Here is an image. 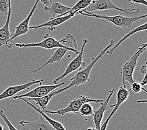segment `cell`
<instances>
[{
    "mask_svg": "<svg viewBox=\"0 0 147 130\" xmlns=\"http://www.w3.org/2000/svg\"><path fill=\"white\" fill-rule=\"evenodd\" d=\"M115 45V41L111 40H110V43L108 44L107 46L103 50L100 51L98 55H97L95 57H94L92 59V61L89 63V64L87 65L85 68L80 69L79 71H77V73L75 75L73 76L72 78H70V83H69V85L66 86H65L63 88L59 89L57 90H55L56 94H58L64 92V91L68 90L69 89L71 88L77 87L80 85H84V84L90 81V73L91 71L92 70V68L94 65L96 64L97 61L99 60L100 58H102L104 55L106 53L107 50H109L111 47H113Z\"/></svg>",
    "mask_w": 147,
    "mask_h": 130,
    "instance_id": "6da1fadb",
    "label": "cell"
},
{
    "mask_svg": "<svg viewBox=\"0 0 147 130\" xmlns=\"http://www.w3.org/2000/svg\"><path fill=\"white\" fill-rule=\"evenodd\" d=\"M81 15L85 17L94 18L103 20L105 22H109L114 24L115 26L120 28L121 29H127L130 28L132 24L142 19H145L147 15H143L141 16H125L120 15L116 16H107L105 15H97L93 13H82L80 12L78 15Z\"/></svg>",
    "mask_w": 147,
    "mask_h": 130,
    "instance_id": "7a4b0ae2",
    "label": "cell"
},
{
    "mask_svg": "<svg viewBox=\"0 0 147 130\" xmlns=\"http://www.w3.org/2000/svg\"><path fill=\"white\" fill-rule=\"evenodd\" d=\"M147 43H143L142 46L138 48V50L132 55V57L128 60L122 65L121 74L122 76V86L126 87V83H128L131 85L135 81L134 78V73L136 65H137L138 59L143 52L146 50Z\"/></svg>",
    "mask_w": 147,
    "mask_h": 130,
    "instance_id": "3957f363",
    "label": "cell"
},
{
    "mask_svg": "<svg viewBox=\"0 0 147 130\" xmlns=\"http://www.w3.org/2000/svg\"><path fill=\"white\" fill-rule=\"evenodd\" d=\"M104 101V100L101 99H94L91 98L89 96L86 95H80L76 97L69 102L68 104L64 108L60 109V110L56 111H49L45 110L43 111L45 114H50V115H59L61 116H65L67 113H74L79 114V111L80 108L82 107L83 104L85 103H101Z\"/></svg>",
    "mask_w": 147,
    "mask_h": 130,
    "instance_id": "277c9868",
    "label": "cell"
},
{
    "mask_svg": "<svg viewBox=\"0 0 147 130\" xmlns=\"http://www.w3.org/2000/svg\"><path fill=\"white\" fill-rule=\"evenodd\" d=\"M103 10H116V11L123 12L129 15H136L140 13L139 8H121L114 4L111 0H93V1L86 9L80 12L93 13L95 11H103Z\"/></svg>",
    "mask_w": 147,
    "mask_h": 130,
    "instance_id": "5b68a950",
    "label": "cell"
},
{
    "mask_svg": "<svg viewBox=\"0 0 147 130\" xmlns=\"http://www.w3.org/2000/svg\"><path fill=\"white\" fill-rule=\"evenodd\" d=\"M14 45L16 47L20 48H41L43 49H46L48 50H52L54 48H63L67 49L69 51H72L76 54H78L79 51L78 50H75L73 49H69L65 47V46L63 45L60 41L56 40L55 38L49 34H46L44 36L43 40H42L38 43H15Z\"/></svg>",
    "mask_w": 147,
    "mask_h": 130,
    "instance_id": "8992f818",
    "label": "cell"
},
{
    "mask_svg": "<svg viewBox=\"0 0 147 130\" xmlns=\"http://www.w3.org/2000/svg\"><path fill=\"white\" fill-rule=\"evenodd\" d=\"M88 43V40L86 39H84L83 40L82 46L81 48V50L79 51V53L77 54L76 57L73 59V60L69 63L68 66L65 70V71L61 75L53 79V83L55 85H57L59 83V82L62 80L66 76L69 75V74L75 72L76 71H79L81 69L82 67L85 66V63L83 61V53L84 51H85V46Z\"/></svg>",
    "mask_w": 147,
    "mask_h": 130,
    "instance_id": "52a82bcc",
    "label": "cell"
},
{
    "mask_svg": "<svg viewBox=\"0 0 147 130\" xmlns=\"http://www.w3.org/2000/svg\"><path fill=\"white\" fill-rule=\"evenodd\" d=\"M65 85L64 82L59 83L57 85H41L37 86L35 88L31 90L28 92L24 94H21V95H15L13 98L14 100H18L20 98H41L45 96L48 95V94L51 93L58 88Z\"/></svg>",
    "mask_w": 147,
    "mask_h": 130,
    "instance_id": "ba28073f",
    "label": "cell"
},
{
    "mask_svg": "<svg viewBox=\"0 0 147 130\" xmlns=\"http://www.w3.org/2000/svg\"><path fill=\"white\" fill-rule=\"evenodd\" d=\"M131 94H133V93L131 92L130 89L127 90V88H124L122 86H120L117 94V103L113 105H109L110 108H113V110L111 111V113H110L106 120L105 121L102 125L101 126V130L107 129L108 123L110 121V119L115 115V113H116L117 111L118 110V108L120 107L121 104H122L125 101H127L128 99L129 96Z\"/></svg>",
    "mask_w": 147,
    "mask_h": 130,
    "instance_id": "9c48e42d",
    "label": "cell"
},
{
    "mask_svg": "<svg viewBox=\"0 0 147 130\" xmlns=\"http://www.w3.org/2000/svg\"><path fill=\"white\" fill-rule=\"evenodd\" d=\"M8 1L9 5L8 16L4 26L0 28V47L5 46L8 48H11L12 44L10 43V38L12 36V34L10 33L9 23L12 14V6L11 0H8Z\"/></svg>",
    "mask_w": 147,
    "mask_h": 130,
    "instance_id": "30bf717a",
    "label": "cell"
},
{
    "mask_svg": "<svg viewBox=\"0 0 147 130\" xmlns=\"http://www.w3.org/2000/svg\"><path fill=\"white\" fill-rule=\"evenodd\" d=\"M43 82V79H32L30 82L22 84L20 85H15L11 86L3 91V92L0 94V101L6 99V98H13L15 96L16 94H18L20 91H22L25 90H30V86L36 84H40L41 85L42 82Z\"/></svg>",
    "mask_w": 147,
    "mask_h": 130,
    "instance_id": "8fae6325",
    "label": "cell"
},
{
    "mask_svg": "<svg viewBox=\"0 0 147 130\" xmlns=\"http://www.w3.org/2000/svg\"><path fill=\"white\" fill-rule=\"evenodd\" d=\"M75 16H76V14L75 13H69L68 15H65V16H58L56 18H50V20H48V22H45L41 24H39V25L29 26V30H37L38 29L41 28L47 27L49 31H53L57 26L61 25V24L66 22L67 21H68L69 19H71V18H73Z\"/></svg>",
    "mask_w": 147,
    "mask_h": 130,
    "instance_id": "7c38bea8",
    "label": "cell"
},
{
    "mask_svg": "<svg viewBox=\"0 0 147 130\" xmlns=\"http://www.w3.org/2000/svg\"><path fill=\"white\" fill-rule=\"evenodd\" d=\"M115 92V89L113 88L110 90L109 94H108V97L107 99L104 100V101L103 103H100L101 105L99 107L98 109H97L96 110L94 111L93 115H92L93 119V122L94 126H95V128L96 130H101V121H102V119L104 117L105 112L106 111L107 109L110 108L109 106V101L111 99V96H113V94Z\"/></svg>",
    "mask_w": 147,
    "mask_h": 130,
    "instance_id": "4fadbf2b",
    "label": "cell"
},
{
    "mask_svg": "<svg viewBox=\"0 0 147 130\" xmlns=\"http://www.w3.org/2000/svg\"><path fill=\"white\" fill-rule=\"evenodd\" d=\"M39 2H40L39 0H36V2L34 4L33 6L32 7V8H31L30 12L28 14V15L26 16V18L24 19L23 22H21L15 28V33L12 34L11 38H10V43H11L13 40H15V38H18L20 36H22V35L25 34L26 33L28 32L29 24H30V20L31 18V17H32L34 11H35L37 5Z\"/></svg>",
    "mask_w": 147,
    "mask_h": 130,
    "instance_id": "5bb4252c",
    "label": "cell"
},
{
    "mask_svg": "<svg viewBox=\"0 0 147 130\" xmlns=\"http://www.w3.org/2000/svg\"><path fill=\"white\" fill-rule=\"evenodd\" d=\"M18 124L30 130H55L40 115L39 119L36 121H28L22 120L19 121Z\"/></svg>",
    "mask_w": 147,
    "mask_h": 130,
    "instance_id": "9a60e30c",
    "label": "cell"
},
{
    "mask_svg": "<svg viewBox=\"0 0 147 130\" xmlns=\"http://www.w3.org/2000/svg\"><path fill=\"white\" fill-rule=\"evenodd\" d=\"M70 8L69 7L61 4L60 3L55 2L53 0H51L50 4L45 6L44 11L50 14L52 18H56L63 16L66 12L69 11Z\"/></svg>",
    "mask_w": 147,
    "mask_h": 130,
    "instance_id": "2e32d148",
    "label": "cell"
},
{
    "mask_svg": "<svg viewBox=\"0 0 147 130\" xmlns=\"http://www.w3.org/2000/svg\"><path fill=\"white\" fill-rule=\"evenodd\" d=\"M69 51L67 49H65L63 48H58L56 49V50L51 54V56L50 58H49L48 60L45 62L43 65H42L40 66L39 68H38L36 69H31V71L33 73H36L37 72L40 71V70H41L43 68H45V66H47L48 65L50 64H53V63H58L60 62L63 57L66 54V53Z\"/></svg>",
    "mask_w": 147,
    "mask_h": 130,
    "instance_id": "e0dca14e",
    "label": "cell"
},
{
    "mask_svg": "<svg viewBox=\"0 0 147 130\" xmlns=\"http://www.w3.org/2000/svg\"><path fill=\"white\" fill-rule=\"evenodd\" d=\"M20 100L23 101L24 103H26L28 105H29L31 108H32L34 110H35L37 113H38L40 115H41L42 117H43L45 119V120H46L49 124H50V125L55 130H67L64 127V126L61 123H59L56 120H54V119H51V118L49 117L48 115H47V114H45L43 111H41L40 110V108H37L34 104L31 103L29 101L26 100L25 98H20Z\"/></svg>",
    "mask_w": 147,
    "mask_h": 130,
    "instance_id": "ac0fdd59",
    "label": "cell"
},
{
    "mask_svg": "<svg viewBox=\"0 0 147 130\" xmlns=\"http://www.w3.org/2000/svg\"><path fill=\"white\" fill-rule=\"evenodd\" d=\"M146 25H147V23H145L144 24H141V25H140L139 26L136 27L135 28H134V30H132L131 31H129V32L127 34H126L125 36L123 38H122L121 39L120 41H119L116 44L114 45L113 47H111L108 50H107V52H106V53L108 54V55H112V54H113V52L115 51V50H116V49L119 46H120L122 43H123V42L126 40L128 39L129 37H130L131 35L134 34L138 33V32H140V31H146Z\"/></svg>",
    "mask_w": 147,
    "mask_h": 130,
    "instance_id": "d6986e66",
    "label": "cell"
},
{
    "mask_svg": "<svg viewBox=\"0 0 147 130\" xmlns=\"http://www.w3.org/2000/svg\"><path fill=\"white\" fill-rule=\"evenodd\" d=\"M56 95H57V94H56V93L54 90L50 94H48V95L45 96L41 97V98H25V99L28 101L32 100V101H34L36 103V104H38V106H40V110L41 111H45L47 110V107L48 106L49 102H50L52 98H53Z\"/></svg>",
    "mask_w": 147,
    "mask_h": 130,
    "instance_id": "ffe728a7",
    "label": "cell"
},
{
    "mask_svg": "<svg viewBox=\"0 0 147 130\" xmlns=\"http://www.w3.org/2000/svg\"><path fill=\"white\" fill-rule=\"evenodd\" d=\"M92 1L93 0H79L72 8H70L69 11L66 12L63 16L68 15L69 13H75L76 14V15H78L80 11L86 9Z\"/></svg>",
    "mask_w": 147,
    "mask_h": 130,
    "instance_id": "44dd1931",
    "label": "cell"
},
{
    "mask_svg": "<svg viewBox=\"0 0 147 130\" xmlns=\"http://www.w3.org/2000/svg\"><path fill=\"white\" fill-rule=\"evenodd\" d=\"M60 43L65 46V47L69 48V49H73V50H77V42L75 39V38L71 34H68L66 35V37L63 38L61 40H59Z\"/></svg>",
    "mask_w": 147,
    "mask_h": 130,
    "instance_id": "7402d4cb",
    "label": "cell"
},
{
    "mask_svg": "<svg viewBox=\"0 0 147 130\" xmlns=\"http://www.w3.org/2000/svg\"><path fill=\"white\" fill-rule=\"evenodd\" d=\"M8 1L0 0V21L6 19L8 13Z\"/></svg>",
    "mask_w": 147,
    "mask_h": 130,
    "instance_id": "603a6c76",
    "label": "cell"
},
{
    "mask_svg": "<svg viewBox=\"0 0 147 130\" xmlns=\"http://www.w3.org/2000/svg\"><path fill=\"white\" fill-rule=\"evenodd\" d=\"M93 112V108L90 103H85L80 108L79 114L82 117H87V116H92Z\"/></svg>",
    "mask_w": 147,
    "mask_h": 130,
    "instance_id": "cb8c5ba5",
    "label": "cell"
},
{
    "mask_svg": "<svg viewBox=\"0 0 147 130\" xmlns=\"http://www.w3.org/2000/svg\"><path fill=\"white\" fill-rule=\"evenodd\" d=\"M130 90L133 93H140L142 91L146 92V90L144 87H143L141 85L140 83L135 82L134 83L131 85V88Z\"/></svg>",
    "mask_w": 147,
    "mask_h": 130,
    "instance_id": "d4e9b609",
    "label": "cell"
},
{
    "mask_svg": "<svg viewBox=\"0 0 147 130\" xmlns=\"http://www.w3.org/2000/svg\"><path fill=\"white\" fill-rule=\"evenodd\" d=\"M0 117H1L3 120L5 121L6 125L8 127L9 130H18L15 127V126L13 125L10 122L8 118L7 117L6 115L5 114L4 111H3V110H0Z\"/></svg>",
    "mask_w": 147,
    "mask_h": 130,
    "instance_id": "484cf974",
    "label": "cell"
},
{
    "mask_svg": "<svg viewBox=\"0 0 147 130\" xmlns=\"http://www.w3.org/2000/svg\"><path fill=\"white\" fill-rule=\"evenodd\" d=\"M129 2L136 3V4H140L143 6H147V2L146 0H128Z\"/></svg>",
    "mask_w": 147,
    "mask_h": 130,
    "instance_id": "4316f807",
    "label": "cell"
},
{
    "mask_svg": "<svg viewBox=\"0 0 147 130\" xmlns=\"http://www.w3.org/2000/svg\"><path fill=\"white\" fill-rule=\"evenodd\" d=\"M140 73L143 74V75H146L147 74V68H146V63L144 65H142L140 68Z\"/></svg>",
    "mask_w": 147,
    "mask_h": 130,
    "instance_id": "83f0119b",
    "label": "cell"
},
{
    "mask_svg": "<svg viewBox=\"0 0 147 130\" xmlns=\"http://www.w3.org/2000/svg\"><path fill=\"white\" fill-rule=\"evenodd\" d=\"M39 1L43 3L45 6H47L50 4L51 0H39Z\"/></svg>",
    "mask_w": 147,
    "mask_h": 130,
    "instance_id": "f1b7e54d",
    "label": "cell"
},
{
    "mask_svg": "<svg viewBox=\"0 0 147 130\" xmlns=\"http://www.w3.org/2000/svg\"><path fill=\"white\" fill-rule=\"evenodd\" d=\"M0 130H7V129L3 125L0 124Z\"/></svg>",
    "mask_w": 147,
    "mask_h": 130,
    "instance_id": "f546056e",
    "label": "cell"
}]
</instances>
